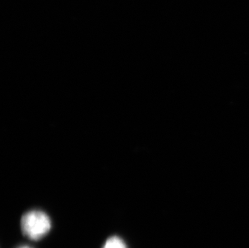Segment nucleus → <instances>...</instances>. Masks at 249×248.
I'll list each match as a JSON object with an SVG mask.
<instances>
[{
  "label": "nucleus",
  "mask_w": 249,
  "mask_h": 248,
  "mask_svg": "<svg viewBox=\"0 0 249 248\" xmlns=\"http://www.w3.org/2000/svg\"><path fill=\"white\" fill-rule=\"evenodd\" d=\"M20 224L23 234L33 240L41 239L51 229L49 216L40 211H32L24 213Z\"/></svg>",
  "instance_id": "obj_1"
},
{
  "label": "nucleus",
  "mask_w": 249,
  "mask_h": 248,
  "mask_svg": "<svg viewBox=\"0 0 249 248\" xmlns=\"http://www.w3.org/2000/svg\"><path fill=\"white\" fill-rule=\"evenodd\" d=\"M103 248H127V246L120 238L113 236L107 240Z\"/></svg>",
  "instance_id": "obj_2"
},
{
  "label": "nucleus",
  "mask_w": 249,
  "mask_h": 248,
  "mask_svg": "<svg viewBox=\"0 0 249 248\" xmlns=\"http://www.w3.org/2000/svg\"><path fill=\"white\" fill-rule=\"evenodd\" d=\"M30 248V247H28V246H24V247H20V248Z\"/></svg>",
  "instance_id": "obj_3"
}]
</instances>
